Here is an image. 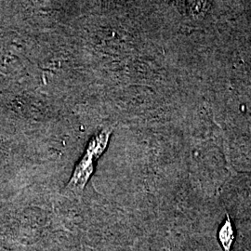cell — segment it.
<instances>
[{
  "label": "cell",
  "instance_id": "cell-2",
  "mask_svg": "<svg viewBox=\"0 0 251 251\" xmlns=\"http://www.w3.org/2000/svg\"><path fill=\"white\" fill-rule=\"evenodd\" d=\"M218 238L223 248V251H231V248L234 241V231L229 216H227V220L220 228L218 232Z\"/></svg>",
  "mask_w": 251,
  "mask_h": 251
},
{
  "label": "cell",
  "instance_id": "cell-1",
  "mask_svg": "<svg viewBox=\"0 0 251 251\" xmlns=\"http://www.w3.org/2000/svg\"><path fill=\"white\" fill-rule=\"evenodd\" d=\"M98 159L93 153L85 151L80 161L75 166L65 190L75 196L81 195L94 173L95 164Z\"/></svg>",
  "mask_w": 251,
  "mask_h": 251
},
{
  "label": "cell",
  "instance_id": "cell-3",
  "mask_svg": "<svg viewBox=\"0 0 251 251\" xmlns=\"http://www.w3.org/2000/svg\"><path fill=\"white\" fill-rule=\"evenodd\" d=\"M210 6L209 2L205 1H192V2H184L183 7H185L186 11L192 16L201 17L206 12Z\"/></svg>",
  "mask_w": 251,
  "mask_h": 251
}]
</instances>
